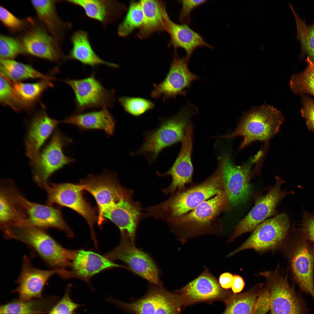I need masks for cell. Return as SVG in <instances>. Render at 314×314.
<instances>
[{
  "instance_id": "c3c4849f",
  "label": "cell",
  "mask_w": 314,
  "mask_h": 314,
  "mask_svg": "<svg viewBox=\"0 0 314 314\" xmlns=\"http://www.w3.org/2000/svg\"><path fill=\"white\" fill-rule=\"evenodd\" d=\"M300 231L312 243L314 248V213L304 211Z\"/></svg>"
},
{
  "instance_id": "e0dca14e",
  "label": "cell",
  "mask_w": 314,
  "mask_h": 314,
  "mask_svg": "<svg viewBox=\"0 0 314 314\" xmlns=\"http://www.w3.org/2000/svg\"><path fill=\"white\" fill-rule=\"evenodd\" d=\"M193 135V127L191 124L186 130L181 142L180 150L172 167L164 173L157 172L159 176L170 175L172 178L170 185L163 190L165 194H172L184 189L187 184H194L192 178L193 167L191 160Z\"/></svg>"
},
{
  "instance_id": "30bf717a",
  "label": "cell",
  "mask_w": 314,
  "mask_h": 314,
  "mask_svg": "<svg viewBox=\"0 0 314 314\" xmlns=\"http://www.w3.org/2000/svg\"><path fill=\"white\" fill-rule=\"evenodd\" d=\"M62 81L74 92L77 114L90 108H112L115 102V90L105 88L94 72L84 78Z\"/></svg>"
},
{
  "instance_id": "7402d4cb",
  "label": "cell",
  "mask_w": 314,
  "mask_h": 314,
  "mask_svg": "<svg viewBox=\"0 0 314 314\" xmlns=\"http://www.w3.org/2000/svg\"><path fill=\"white\" fill-rule=\"evenodd\" d=\"M0 193V224L1 230L13 226H23L25 217L20 203V192L12 181L2 180Z\"/></svg>"
},
{
  "instance_id": "ffe728a7",
  "label": "cell",
  "mask_w": 314,
  "mask_h": 314,
  "mask_svg": "<svg viewBox=\"0 0 314 314\" xmlns=\"http://www.w3.org/2000/svg\"><path fill=\"white\" fill-rule=\"evenodd\" d=\"M59 272L50 269L44 270L34 267L28 257L22 258L21 270L16 280L17 287L13 291L18 293L19 300L28 301L42 298L44 287L50 278Z\"/></svg>"
},
{
  "instance_id": "d4e9b609",
  "label": "cell",
  "mask_w": 314,
  "mask_h": 314,
  "mask_svg": "<svg viewBox=\"0 0 314 314\" xmlns=\"http://www.w3.org/2000/svg\"><path fill=\"white\" fill-rule=\"evenodd\" d=\"M165 31L170 37L169 45L174 49L181 48L185 51L186 57L189 60L193 52L197 48L213 47L206 42L198 33L192 30L188 24H176L171 20L167 13L165 16Z\"/></svg>"
},
{
  "instance_id": "484cf974",
  "label": "cell",
  "mask_w": 314,
  "mask_h": 314,
  "mask_svg": "<svg viewBox=\"0 0 314 314\" xmlns=\"http://www.w3.org/2000/svg\"><path fill=\"white\" fill-rule=\"evenodd\" d=\"M67 1L81 7L88 17L104 25L112 23L126 9L124 5L113 0H70Z\"/></svg>"
},
{
  "instance_id": "60d3db41",
  "label": "cell",
  "mask_w": 314,
  "mask_h": 314,
  "mask_svg": "<svg viewBox=\"0 0 314 314\" xmlns=\"http://www.w3.org/2000/svg\"><path fill=\"white\" fill-rule=\"evenodd\" d=\"M166 293L161 291H155L147 297L131 304L130 307L137 314H154Z\"/></svg>"
},
{
  "instance_id": "5b68a950",
  "label": "cell",
  "mask_w": 314,
  "mask_h": 314,
  "mask_svg": "<svg viewBox=\"0 0 314 314\" xmlns=\"http://www.w3.org/2000/svg\"><path fill=\"white\" fill-rule=\"evenodd\" d=\"M284 120L280 111L272 106L264 105L253 108L244 115L233 132L220 137L228 139L242 136L240 148L243 149L255 141L270 139L279 132Z\"/></svg>"
},
{
  "instance_id": "f546056e",
  "label": "cell",
  "mask_w": 314,
  "mask_h": 314,
  "mask_svg": "<svg viewBox=\"0 0 314 314\" xmlns=\"http://www.w3.org/2000/svg\"><path fill=\"white\" fill-rule=\"evenodd\" d=\"M72 48L67 57V59L78 60L84 65L94 67L103 65L117 68L118 65L101 59L93 50L87 32L83 30L75 32L71 38Z\"/></svg>"
},
{
  "instance_id": "ba28073f",
  "label": "cell",
  "mask_w": 314,
  "mask_h": 314,
  "mask_svg": "<svg viewBox=\"0 0 314 314\" xmlns=\"http://www.w3.org/2000/svg\"><path fill=\"white\" fill-rule=\"evenodd\" d=\"M266 280L270 292L271 314H306L307 308L302 299L288 283L287 274L277 267L274 271L260 272Z\"/></svg>"
},
{
  "instance_id": "816d5d0a",
  "label": "cell",
  "mask_w": 314,
  "mask_h": 314,
  "mask_svg": "<svg viewBox=\"0 0 314 314\" xmlns=\"http://www.w3.org/2000/svg\"><path fill=\"white\" fill-rule=\"evenodd\" d=\"M233 275L229 272L223 273L220 276V284L222 288L228 289L231 288Z\"/></svg>"
},
{
  "instance_id": "cb8c5ba5",
  "label": "cell",
  "mask_w": 314,
  "mask_h": 314,
  "mask_svg": "<svg viewBox=\"0 0 314 314\" xmlns=\"http://www.w3.org/2000/svg\"><path fill=\"white\" fill-rule=\"evenodd\" d=\"M60 122L50 118L45 111L38 114L31 120L25 142L26 154L30 161L38 156L41 147Z\"/></svg>"
},
{
  "instance_id": "836d02e7",
  "label": "cell",
  "mask_w": 314,
  "mask_h": 314,
  "mask_svg": "<svg viewBox=\"0 0 314 314\" xmlns=\"http://www.w3.org/2000/svg\"><path fill=\"white\" fill-rule=\"evenodd\" d=\"M263 285L259 284L245 292L230 295L226 300V307L222 314H252Z\"/></svg>"
},
{
  "instance_id": "4fadbf2b",
  "label": "cell",
  "mask_w": 314,
  "mask_h": 314,
  "mask_svg": "<svg viewBox=\"0 0 314 314\" xmlns=\"http://www.w3.org/2000/svg\"><path fill=\"white\" fill-rule=\"evenodd\" d=\"M69 142V139L56 129L48 144L34 159L30 161L33 179L39 186L48 182L56 171L74 161L63 153V147Z\"/></svg>"
},
{
  "instance_id": "bcb514c9",
  "label": "cell",
  "mask_w": 314,
  "mask_h": 314,
  "mask_svg": "<svg viewBox=\"0 0 314 314\" xmlns=\"http://www.w3.org/2000/svg\"><path fill=\"white\" fill-rule=\"evenodd\" d=\"M207 1L206 0H181L182 8L179 18L180 22L182 24H187L190 23V16L192 11L196 8L204 4Z\"/></svg>"
},
{
  "instance_id": "8d00e7d4",
  "label": "cell",
  "mask_w": 314,
  "mask_h": 314,
  "mask_svg": "<svg viewBox=\"0 0 314 314\" xmlns=\"http://www.w3.org/2000/svg\"><path fill=\"white\" fill-rule=\"evenodd\" d=\"M306 60V67L302 72L292 76L290 86L295 93L308 94L314 97V62L308 57Z\"/></svg>"
},
{
  "instance_id": "f1b7e54d",
  "label": "cell",
  "mask_w": 314,
  "mask_h": 314,
  "mask_svg": "<svg viewBox=\"0 0 314 314\" xmlns=\"http://www.w3.org/2000/svg\"><path fill=\"white\" fill-rule=\"evenodd\" d=\"M140 2L144 19L136 35L143 40L154 33L165 31V15L167 12L165 3L160 1L144 0Z\"/></svg>"
},
{
  "instance_id": "d590c367",
  "label": "cell",
  "mask_w": 314,
  "mask_h": 314,
  "mask_svg": "<svg viewBox=\"0 0 314 314\" xmlns=\"http://www.w3.org/2000/svg\"><path fill=\"white\" fill-rule=\"evenodd\" d=\"M7 80L12 85L21 98L31 106L44 91L53 86L50 80H42L34 83H25Z\"/></svg>"
},
{
  "instance_id": "f6af8a7d",
  "label": "cell",
  "mask_w": 314,
  "mask_h": 314,
  "mask_svg": "<svg viewBox=\"0 0 314 314\" xmlns=\"http://www.w3.org/2000/svg\"><path fill=\"white\" fill-rule=\"evenodd\" d=\"M182 304L179 296L166 293L154 314H177Z\"/></svg>"
},
{
  "instance_id": "74e56055",
  "label": "cell",
  "mask_w": 314,
  "mask_h": 314,
  "mask_svg": "<svg viewBox=\"0 0 314 314\" xmlns=\"http://www.w3.org/2000/svg\"><path fill=\"white\" fill-rule=\"evenodd\" d=\"M144 14L140 1L131 2L128 12L117 30L118 35L123 37L129 35L142 25Z\"/></svg>"
},
{
  "instance_id": "44dd1931",
  "label": "cell",
  "mask_w": 314,
  "mask_h": 314,
  "mask_svg": "<svg viewBox=\"0 0 314 314\" xmlns=\"http://www.w3.org/2000/svg\"><path fill=\"white\" fill-rule=\"evenodd\" d=\"M57 40L39 26L26 31L21 42L24 51L33 56L52 61L63 57Z\"/></svg>"
},
{
  "instance_id": "7c38bea8",
  "label": "cell",
  "mask_w": 314,
  "mask_h": 314,
  "mask_svg": "<svg viewBox=\"0 0 314 314\" xmlns=\"http://www.w3.org/2000/svg\"><path fill=\"white\" fill-rule=\"evenodd\" d=\"M40 186L46 192L47 205L56 204L74 210L85 219L93 234V226L98 222V216L83 197L82 192L84 189L82 183H55L48 181Z\"/></svg>"
},
{
  "instance_id": "52a82bcc",
  "label": "cell",
  "mask_w": 314,
  "mask_h": 314,
  "mask_svg": "<svg viewBox=\"0 0 314 314\" xmlns=\"http://www.w3.org/2000/svg\"><path fill=\"white\" fill-rule=\"evenodd\" d=\"M231 209L227 195L223 191L190 211L166 222L175 228L201 231L221 225L220 215Z\"/></svg>"
},
{
  "instance_id": "ee69618b",
  "label": "cell",
  "mask_w": 314,
  "mask_h": 314,
  "mask_svg": "<svg viewBox=\"0 0 314 314\" xmlns=\"http://www.w3.org/2000/svg\"><path fill=\"white\" fill-rule=\"evenodd\" d=\"M0 19L3 24L13 32L20 31L27 26L26 21L17 18L1 6H0Z\"/></svg>"
},
{
  "instance_id": "e575fe53",
  "label": "cell",
  "mask_w": 314,
  "mask_h": 314,
  "mask_svg": "<svg viewBox=\"0 0 314 314\" xmlns=\"http://www.w3.org/2000/svg\"><path fill=\"white\" fill-rule=\"evenodd\" d=\"M290 7L294 15L297 29V38L299 40L301 49V56H307L314 62V22L307 25L304 20L300 18L293 7Z\"/></svg>"
},
{
  "instance_id": "d6a6232c",
  "label": "cell",
  "mask_w": 314,
  "mask_h": 314,
  "mask_svg": "<svg viewBox=\"0 0 314 314\" xmlns=\"http://www.w3.org/2000/svg\"><path fill=\"white\" fill-rule=\"evenodd\" d=\"M1 75L7 80L19 82L29 79H40L51 81L54 79L35 69L30 65L13 59H0Z\"/></svg>"
},
{
  "instance_id": "4dcf8cb0",
  "label": "cell",
  "mask_w": 314,
  "mask_h": 314,
  "mask_svg": "<svg viewBox=\"0 0 314 314\" xmlns=\"http://www.w3.org/2000/svg\"><path fill=\"white\" fill-rule=\"evenodd\" d=\"M56 1L31 0L38 17L51 34L58 40L63 36L65 28L57 13Z\"/></svg>"
},
{
  "instance_id": "5bb4252c",
  "label": "cell",
  "mask_w": 314,
  "mask_h": 314,
  "mask_svg": "<svg viewBox=\"0 0 314 314\" xmlns=\"http://www.w3.org/2000/svg\"><path fill=\"white\" fill-rule=\"evenodd\" d=\"M189 60L186 57L180 58L176 52L165 78L160 83L153 84L151 97L156 99L161 97L165 102L179 95L185 96L192 82L200 79L189 69Z\"/></svg>"
},
{
  "instance_id": "ab89813d",
  "label": "cell",
  "mask_w": 314,
  "mask_h": 314,
  "mask_svg": "<svg viewBox=\"0 0 314 314\" xmlns=\"http://www.w3.org/2000/svg\"><path fill=\"white\" fill-rule=\"evenodd\" d=\"M118 101L126 112L135 117L142 115L155 106L151 101L140 97L122 96L119 98Z\"/></svg>"
},
{
  "instance_id": "7a4b0ae2",
  "label": "cell",
  "mask_w": 314,
  "mask_h": 314,
  "mask_svg": "<svg viewBox=\"0 0 314 314\" xmlns=\"http://www.w3.org/2000/svg\"><path fill=\"white\" fill-rule=\"evenodd\" d=\"M33 226H13L2 231L6 240H15L27 245L51 269L58 271L63 277L70 267L76 251L61 246L46 231Z\"/></svg>"
},
{
  "instance_id": "4316f807",
  "label": "cell",
  "mask_w": 314,
  "mask_h": 314,
  "mask_svg": "<svg viewBox=\"0 0 314 314\" xmlns=\"http://www.w3.org/2000/svg\"><path fill=\"white\" fill-rule=\"evenodd\" d=\"M119 267L122 266L106 257L83 250L76 251L71 266L74 275L86 280L105 269Z\"/></svg>"
},
{
  "instance_id": "1f68e13d",
  "label": "cell",
  "mask_w": 314,
  "mask_h": 314,
  "mask_svg": "<svg viewBox=\"0 0 314 314\" xmlns=\"http://www.w3.org/2000/svg\"><path fill=\"white\" fill-rule=\"evenodd\" d=\"M56 297L16 300L1 306L0 314H45L54 306Z\"/></svg>"
},
{
  "instance_id": "ac0fdd59",
  "label": "cell",
  "mask_w": 314,
  "mask_h": 314,
  "mask_svg": "<svg viewBox=\"0 0 314 314\" xmlns=\"http://www.w3.org/2000/svg\"><path fill=\"white\" fill-rule=\"evenodd\" d=\"M131 190L104 211L103 216L110 220L119 228L121 236L127 237L134 245L136 229L142 215L139 204L133 199Z\"/></svg>"
},
{
  "instance_id": "f35d334b",
  "label": "cell",
  "mask_w": 314,
  "mask_h": 314,
  "mask_svg": "<svg viewBox=\"0 0 314 314\" xmlns=\"http://www.w3.org/2000/svg\"><path fill=\"white\" fill-rule=\"evenodd\" d=\"M0 101L2 104L9 106L17 111L28 110L32 106L22 100L16 93L10 83L0 75Z\"/></svg>"
},
{
  "instance_id": "8fae6325",
  "label": "cell",
  "mask_w": 314,
  "mask_h": 314,
  "mask_svg": "<svg viewBox=\"0 0 314 314\" xmlns=\"http://www.w3.org/2000/svg\"><path fill=\"white\" fill-rule=\"evenodd\" d=\"M275 185L269 189L267 193L256 198L254 206L246 216L236 226L228 242H231L241 235L252 231L259 224L274 214L276 208L287 195L293 194V191L281 189L284 183L278 176L275 178Z\"/></svg>"
},
{
  "instance_id": "b9f144b4",
  "label": "cell",
  "mask_w": 314,
  "mask_h": 314,
  "mask_svg": "<svg viewBox=\"0 0 314 314\" xmlns=\"http://www.w3.org/2000/svg\"><path fill=\"white\" fill-rule=\"evenodd\" d=\"M25 52L21 42L8 36H0L1 59H13Z\"/></svg>"
},
{
  "instance_id": "3957f363",
  "label": "cell",
  "mask_w": 314,
  "mask_h": 314,
  "mask_svg": "<svg viewBox=\"0 0 314 314\" xmlns=\"http://www.w3.org/2000/svg\"><path fill=\"white\" fill-rule=\"evenodd\" d=\"M197 112L195 106L188 102L174 116L162 119L156 129L145 131L142 146L131 155L143 156L152 164L164 149L181 142L191 117Z\"/></svg>"
},
{
  "instance_id": "d6986e66",
  "label": "cell",
  "mask_w": 314,
  "mask_h": 314,
  "mask_svg": "<svg viewBox=\"0 0 314 314\" xmlns=\"http://www.w3.org/2000/svg\"><path fill=\"white\" fill-rule=\"evenodd\" d=\"M20 202L26 222V226H33L46 230L55 228L72 237L73 233L64 220L61 212L53 205H43L30 201L22 194Z\"/></svg>"
},
{
  "instance_id": "9c48e42d",
  "label": "cell",
  "mask_w": 314,
  "mask_h": 314,
  "mask_svg": "<svg viewBox=\"0 0 314 314\" xmlns=\"http://www.w3.org/2000/svg\"><path fill=\"white\" fill-rule=\"evenodd\" d=\"M290 227L288 216L285 213L265 220L258 225L249 237L228 256L247 249L260 252L278 250L288 234Z\"/></svg>"
},
{
  "instance_id": "6da1fadb",
  "label": "cell",
  "mask_w": 314,
  "mask_h": 314,
  "mask_svg": "<svg viewBox=\"0 0 314 314\" xmlns=\"http://www.w3.org/2000/svg\"><path fill=\"white\" fill-rule=\"evenodd\" d=\"M220 165L210 177L171 194L167 200L148 208L147 214L166 222L192 210L205 201L224 191Z\"/></svg>"
},
{
  "instance_id": "83f0119b",
  "label": "cell",
  "mask_w": 314,
  "mask_h": 314,
  "mask_svg": "<svg viewBox=\"0 0 314 314\" xmlns=\"http://www.w3.org/2000/svg\"><path fill=\"white\" fill-rule=\"evenodd\" d=\"M60 122L74 125L82 131L90 129L102 130L110 135L114 133L116 124L114 117L107 108L76 114Z\"/></svg>"
},
{
  "instance_id": "9a60e30c",
  "label": "cell",
  "mask_w": 314,
  "mask_h": 314,
  "mask_svg": "<svg viewBox=\"0 0 314 314\" xmlns=\"http://www.w3.org/2000/svg\"><path fill=\"white\" fill-rule=\"evenodd\" d=\"M81 183L83 185L84 190L90 193L96 201L98 208L97 222L100 226L105 220L103 216L104 210L130 190L120 185L115 174L108 172L99 175H89Z\"/></svg>"
},
{
  "instance_id": "7dc6e473",
  "label": "cell",
  "mask_w": 314,
  "mask_h": 314,
  "mask_svg": "<svg viewBox=\"0 0 314 314\" xmlns=\"http://www.w3.org/2000/svg\"><path fill=\"white\" fill-rule=\"evenodd\" d=\"M270 309V293L266 286L260 292L252 314H266Z\"/></svg>"
},
{
  "instance_id": "8992f818",
  "label": "cell",
  "mask_w": 314,
  "mask_h": 314,
  "mask_svg": "<svg viewBox=\"0 0 314 314\" xmlns=\"http://www.w3.org/2000/svg\"><path fill=\"white\" fill-rule=\"evenodd\" d=\"M263 154V151H260L240 166L233 164L228 154H224L220 158L218 164L221 167L224 190L230 206H238L248 199L251 193L250 179L256 173L255 170H252L253 166Z\"/></svg>"
},
{
  "instance_id": "f907efd6",
  "label": "cell",
  "mask_w": 314,
  "mask_h": 314,
  "mask_svg": "<svg viewBox=\"0 0 314 314\" xmlns=\"http://www.w3.org/2000/svg\"><path fill=\"white\" fill-rule=\"evenodd\" d=\"M245 282L243 279L238 275H233L231 288L234 294L240 292L243 289Z\"/></svg>"
},
{
  "instance_id": "603a6c76",
  "label": "cell",
  "mask_w": 314,
  "mask_h": 314,
  "mask_svg": "<svg viewBox=\"0 0 314 314\" xmlns=\"http://www.w3.org/2000/svg\"><path fill=\"white\" fill-rule=\"evenodd\" d=\"M179 291L182 303L184 305L215 299L223 294L217 280L207 272L202 273Z\"/></svg>"
},
{
  "instance_id": "681fc988",
  "label": "cell",
  "mask_w": 314,
  "mask_h": 314,
  "mask_svg": "<svg viewBox=\"0 0 314 314\" xmlns=\"http://www.w3.org/2000/svg\"><path fill=\"white\" fill-rule=\"evenodd\" d=\"M301 112L308 128L314 133V100L307 97H304Z\"/></svg>"
},
{
  "instance_id": "7bdbcfd3",
  "label": "cell",
  "mask_w": 314,
  "mask_h": 314,
  "mask_svg": "<svg viewBox=\"0 0 314 314\" xmlns=\"http://www.w3.org/2000/svg\"><path fill=\"white\" fill-rule=\"evenodd\" d=\"M71 287L70 285L68 286L63 298L54 305L48 314H75V311L81 305L74 302L70 298Z\"/></svg>"
},
{
  "instance_id": "277c9868",
  "label": "cell",
  "mask_w": 314,
  "mask_h": 314,
  "mask_svg": "<svg viewBox=\"0 0 314 314\" xmlns=\"http://www.w3.org/2000/svg\"><path fill=\"white\" fill-rule=\"evenodd\" d=\"M301 233L295 238L288 234L278 250L287 259L293 280L314 300V248Z\"/></svg>"
},
{
  "instance_id": "2e32d148",
  "label": "cell",
  "mask_w": 314,
  "mask_h": 314,
  "mask_svg": "<svg viewBox=\"0 0 314 314\" xmlns=\"http://www.w3.org/2000/svg\"><path fill=\"white\" fill-rule=\"evenodd\" d=\"M120 244L106 254L110 260H119L126 264L133 272L153 283L158 284V270L147 254L134 246L126 236H121Z\"/></svg>"
}]
</instances>
